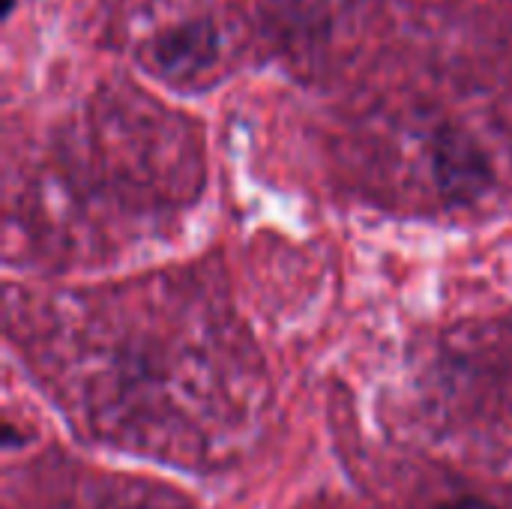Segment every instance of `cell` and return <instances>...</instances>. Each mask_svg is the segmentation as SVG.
Here are the masks:
<instances>
[{
	"label": "cell",
	"instance_id": "1",
	"mask_svg": "<svg viewBox=\"0 0 512 509\" xmlns=\"http://www.w3.org/2000/svg\"><path fill=\"white\" fill-rule=\"evenodd\" d=\"M216 54L219 27L210 15H198L159 30L147 45V66L171 84H186L207 72Z\"/></svg>",
	"mask_w": 512,
	"mask_h": 509
},
{
	"label": "cell",
	"instance_id": "2",
	"mask_svg": "<svg viewBox=\"0 0 512 509\" xmlns=\"http://www.w3.org/2000/svg\"><path fill=\"white\" fill-rule=\"evenodd\" d=\"M435 171L441 186L456 195L477 192L489 180V165L483 153L465 132L456 129H444L435 138Z\"/></svg>",
	"mask_w": 512,
	"mask_h": 509
},
{
	"label": "cell",
	"instance_id": "3",
	"mask_svg": "<svg viewBox=\"0 0 512 509\" xmlns=\"http://www.w3.org/2000/svg\"><path fill=\"white\" fill-rule=\"evenodd\" d=\"M441 509H495L489 501H480V498H456L450 504H444Z\"/></svg>",
	"mask_w": 512,
	"mask_h": 509
},
{
	"label": "cell",
	"instance_id": "4",
	"mask_svg": "<svg viewBox=\"0 0 512 509\" xmlns=\"http://www.w3.org/2000/svg\"><path fill=\"white\" fill-rule=\"evenodd\" d=\"M12 9H15V0H6V6H3V15L9 18V15H12Z\"/></svg>",
	"mask_w": 512,
	"mask_h": 509
}]
</instances>
